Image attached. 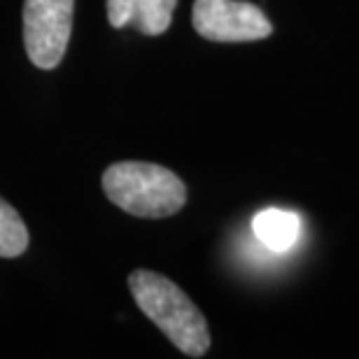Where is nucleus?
Wrapping results in <instances>:
<instances>
[{
	"mask_svg": "<svg viewBox=\"0 0 359 359\" xmlns=\"http://www.w3.org/2000/svg\"><path fill=\"white\" fill-rule=\"evenodd\" d=\"M177 0H107V21L114 28L135 26L145 35H161L173 21Z\"/></svg>",
	"mask_w": 359,
	"mask_h": 359,
	"instance_id": "obj_5",
	"label": "nucleus"
},
{
	"mask_svg": "<svg viewBox=\"0 0 359 359\" xmlns=\"http://www.w3.org/2000/svg\"><path fill=\"white\" fill-rule=\"evenodd\" d=\"M28 248V229L19 212L0 198V257L12 259V257L24 255Z\"/></svg>",
	"mask_w": 359,
	"mask_h": 359,
	"instance_id": "obj_7",
	"label": "nucleus"
},
{
	"mask_svg": "<svg viewBox=\"0 0 359 359\" xmlns=\"http://www.w3.org/2000/svg\"><path fill=\"white\" fill-rule=\"evenodd\" d=\"M191 24L201 38L212 42H252L273 31L259 7L241 0H196Z\"/></svg>",
	"mask_w": 359,
	"mask_h": 359,
	"instance_id": "obj_4",
	"label": "nucleus"
},
{
	"mask_svg": "<svg viewBox=\"0 0 359 359\" xmlns=\"http://www.w3.org/2000/svg\"><path fill=\"white\" fill-rule=\"evenodd\" d=\"M252 231L271 252H287L301 233V219L297 212L269 208L252 219Z\"/></svg>",
	"mask_w": 359,
	"mask_h": 359,
	"instance_id": "obj_6",
	"label": "nucleus"
},
{
	"mask_svg": "<svg viewBox=\"0 0 359 359\" xmlns=\"http://www.w3.org/2000/svg\"><path fill=\"white\" fill-rule=\"evenodd\" d=\"M128 287L135 304L170 343L187 357H203L210 348V332L203 313L180 287L161 273L133 271L128 276Z\"/></svg>",
	"mask_w": 359,
	"mask_h": 359,
	"instance_id": "obj_1",
	"label": "nucleus"
},
{
	"mask_svg": "<svg viewBox=\"0 0 359 359\" xmlns=\"http://www.w3.org/2000/svg\"><path fill=\"white\" fill-rule=\"evenodd\" d=\"M75 0H26L24 45L33 66L52 70L61 63L73 31Z\"/></svg>",
	"mask_w": 359,
	"mask_h": 359,
	"instance_id": "obj_3",
	"label": "nucleus"
},
{
	"mask_svg": "<svg viewBox=\"0 0 359 359\" xmlns=\"http://www.w3.org/2000/svg\"><path fill=\"white\" fill-rule=\"evenodd\" d=\"M105 196L135 217L175 215L187 201L184 182L173 170L147 161H119L103 173Z\"/></svg>",
	"mask_w": 359,
	"mask_h": 359,
	"instance_id": "obj_2",
	"label": "nucleus"
}]
</instances>
